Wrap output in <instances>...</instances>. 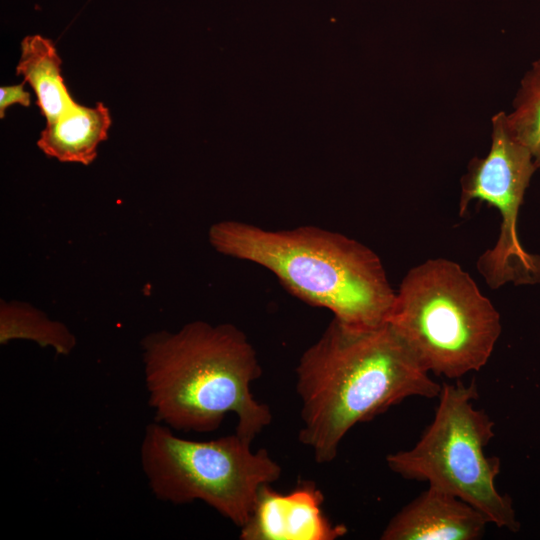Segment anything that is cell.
I'll use <instances>...</instances> for the list:
<instances>
[{
  "label": "cell",
  "instance_id": "cell-12",
  "mask_svg": "<svg viewBox=\"0 0 540 540\" xmlns=\"http://www.w3.org/2000/svg\"><path fill=\"white\" fill-rule=\"evenodd\" d=\"M28 339L41 347H51L58 355H69L76 346V337L66 325L23 302L0 303V344Z\"/></svg>",
  "mask_w": 540,
  "mask_h": 540
},
{
  "label": "cell",
  "instance_id": "cell-11",
  "mask_svg": "<svg viewBox=\"0 0 540 540\" xmlns=\"http://www.w3.org/2000/svg\"><path fill=\"white\" fill-rule=\"evenodd\" d=\"M20 50L16 73L33 88L46 122H52L75 103L61 74V59L53 42L41 35L26 36Z\"/></svg>",
  "mask_w": 540,
  "mask_h": 540
},
{
  "label": "cell",
  "instance_id": "cell-2",
  "mask_svg": "<svg viewBox=\"0 0 540 540\" xmlns=\"http://www.w3.org/2000/svg\"><path fill=\"white\" fill-rule=\"evenodd\" d=\"M141 347L156 422L209 433L233 414L235 433L251 442L271 424L270 407L251 391L261 376L256 351L238 327L193 321L176 332L148 334Z\"/></svg>",
  "mask_w": 540,
  "mask_h": 540
},
{
  "label": "cell",
  "instance_id": "cell-7",
  "mask_svg": "<svg viewBox=\"0 0 540 540\" xmlns=\"http://www.w3.org/2000/svg\"><path fill=\"white\" fill-rule=\"evenodd\" d=\"M491 145L485 157H474L461 180L459 214L479 200L497 209L500 232L494 246L477 261L478 272L492 289L508 283L540 282V255L527 252L518 235V216L530 180L537 170L529 149L511 133L506 112L492 117Z\"/></svg>",
  "mask_w": 540,
  "mask_h": 540
},
{
  "label": "cell",
  "instance_id": "cell-10",
  "mask_svg": "<svg viewBox=\"0 0 540 540\" xmlns=\"http://www.w3.org/2000/svg\"><path fill=\"white\" fill-rule=\"evenodd\" d=\"M110 125V113L103 103L87 107L75 102L46 124L37 146L61 162L89 165L97 156L98 145L107 139Z\"/></svg>",
  "mask_w": 540,
  "mask_h": 540
},
{
  "label": "cell",
  "instance_id": "cell-8",
  "mask_svg": "<svg viewBox=\"0 0 540 540\" xmlns=\"http://www.w3.org/2000/svg\"><path fill=\"white\" fill-rule=\"evenodd\" d=\"M324 495L312 482H301L289 493L263 485L251 515L240 528L242 540H335L347 533L324 514Z\"/></svg>",
  "mask_w": 540,
  "mask_h": 540
},
{
  "label": "cell",
  "instance_id": "cell-4",
  "mask_svg": "<svg viewBox=\"0 0 540 540\" xmlns=\"http://www.w3.org/2000/svg\"><path fill=\"white\" fill-rule=\"evenodd\" d=\"M430 374L479 371L500 337V315L458 263L429 259L404 276L387 322Z\"/></svg>",
  "mask_w": 540,
  "mask_h": 540
},
{
  "label": "cell",
  "instance_id": "cell-6",
  "mask_svg": "<svg viewBox=\"0 0 540 540\" xmlns=\"http://www.w3.org/2000/svg\"><path fill=\"white\" fill-rule=\"evenodd\" d=\"M433 421L414 447L389 454L387 466L407 480L424 481L462 499L489 523L512 532L520 529L512 499L498 492L501 462L485 447L495 436L494 422L476 409L474 382L442 385Z\"/></svg>",
  "mask_w": 540,
  "mask_h": 540
},
{
  "label": "cell",
  "instance_id": "cell-9",
  "mask_svg": "<svg viewBox=\"0 0 540 540\" xmlns=\"http://www.w3.org/2000/svg\"><path fill=\"white\" fill-rule=\"evenodd\" d=\"M486 517L455 495L428 487L386 525L382 540H478Z\"/></svg>",
  "mask_w": 540,
  "mask_h": 540
},
{
  "label": "cell",
  "instance_id": "cell-3",
  "mask_svg": "<svg viewBox=\"0 0 540 540\" xmlns=\"http://www.w3.org/2000/svg\"><path fill=\"white\" fill-rule=\"evenodd\" d=\"M209 240L224 255L266 268L292 295L346 325L387 322L396 292L378 255L355 239L315 226L267 230L229 220L213 224Z\"/></svg>",
  "mask_w": 540,
  "mask_h": 540
},
{
  "label": "cell",
  "instance_id": "cell-1",
  "mask_svg": "<svg viewBox=\"0 0 540 540\" xmlns=\"http://www.w3.org/2000/svg\"><path fill=\"white\" fill-rule=\"evenodd\" d=\"M301 401L299 441L319 464L332 462L355 425L409 397L442 388L388 323L356 328L333 318L296 366Z\"/></svg>",
  "mask_w": 540,
  "mask_h": 540
},
{
  "label": "cell",
  "instance_id": "cell-14",
  "mask_svg": "<svg viewBox=\"0 0 540 540\" xmlns=\"http://www.w3.org/2000/svg\"><path fill=\"white\" fill-rule=\"evenodd\" d=\"M16 103L25 107L30 105V94L24 90V82L0 88V118H4L6 109Z\"/></svg>",
  "mask_w": 540,
  "mask_h": 540
},
{
  "label": "cell",
  "instance_id": "cell-5",
  "mask_svg": "<svg viewBox=\"0 0 540 540\" xmlns=\"http://www.w3.org/2000/svg\"><path fill=\"white\" fill-rule=\"evenodd\" d=\"M251 443L237 433L210 441L185 439L155 421L145 428L141 467L157 499L174 505L202 501L241 528L260 488L282 473L266 449L253 451Z\"/></svg>",
  "mask_w": 540,
  "mask_h": 540
},
{
  "label": "cell",
  "instance_id": "cell-13",
  "mask_svg": "<svg viewBox=\"0 0 540 540\" xmlns=\"http://www.w3.org/2000/svg\"><path fill=\"white\" fill-rule=\"evenodd\" d=\"M506 119L511 133L529 149L540 169V59L532 63L521 79Z\"/></svg>",
  "mask_w": 540,
  "mask_h": 540
}]
</instances>
